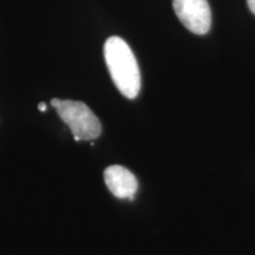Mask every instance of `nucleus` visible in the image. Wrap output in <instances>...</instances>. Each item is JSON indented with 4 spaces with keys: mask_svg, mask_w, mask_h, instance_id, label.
Segmentation results:
<instances>
[{
    "mask_svg": "<svg viewBox=\"0 0 255 255\" xmlns=\"http://www.w3.org/2000/svg\"><path fill=\"white\" fill-rule=\"evenodd\" d=\"M104 58L110 76L121 94L136 98L141 89V72L135 55L121 37L113 36L104 44Z\"/></svg>",
    "mask_w": 255,
    "mask_h": 255,
    "instance_id": "obj_1",
    "label": "nucleus"
},
{
    "mask_svg": "<svg viewBox=\"0 0 255 255\" xmlns=\"http://www.w3.org/2000/svg\"><path fill=\"white\" fill-rule=\"evenodd\" d=\"M51 104L59 117L71 130L76 141H91L102 132V126L97 116L83 102L53 98Z\"/></svg>",
    "mask_w": 255,
    "mask_h": 255,
    "instance_id": "obj_2",
    "label": "nucleus"
},
{
    "mask_svg": "<svg viewBox=\"0 0 255 255\" xmlns=\"http://www.w3.org/2000/svg\"><path fill=\"white\" fill-rule=\"evenodd\" d=\"M180 21L195 34H206L212 25V12L207 0H173Z\"/></svg>",
    "mask_w": 255,
    "mask_h": 255,
    "instance_id": "obj_3",
    "label": "nucleus"
},
{
    "mask_svg": "<svg viewBox=\"0 0 255 255\" xmlns=\"http://www.w3.org/2000/svg\"><path fill=\"white\" fill-rule=\"evenodd\" d=\"M107 187L119 199H132L138 188L136 177L122 165H111L104 171Z\"/></svg>",
    "mask_w": 255,
    "mask_h": 255,
    "instance_id": "obj_4",
    "label": "nucleus"
},
{
    "mask_svg": "<svg viewBox=\"0 0 255 255\" xmlns=\"http://www.w3.org/2000/svg\"><path fill=\"white\" fill-rule=\"evenodd\" d=\"M247 4L251 11L255 14V0H247Z\"/></svg>",
    "mask_w": 255,
    "mask_h": 255,
    "instance_id": "obj_5",
    "label": "nucleus"
},
{
    "mask_svg": "<svg viewBox=\"0 0 255 255\" xmlns=\"http://www.w3.org/2000/svg\"><path fill=\"white\" fill-rule=\"evenodd\" d=\"M38 109H39L40 111H46V109H47L46 104H45V103H43V102H41V103L38 104Z\"/></svg>",
    "mask_w": 255,
    "mask_h": 255,
    "instance_id": "obj_6",
    "label": "nucleus"
}]
</instances>
